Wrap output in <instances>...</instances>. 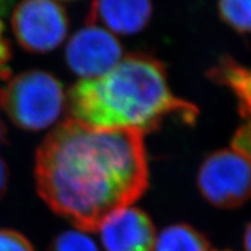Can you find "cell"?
<instances>
[{
    "label": "cell",
    "mask_w": 251,
    "mask_h": 251,
    "mask_svg": "<svg viewBox=\"0 0 251 251\" xmlns=\"http://www.w3.org/2000/svg\"><path fill=\"white\" fill-rule=\"evenodd\" d=\"M226 251H229V250H226Z\"/></svg>",
    "instance_id": "d6986e66"
},
{
    "label": "cell",
    "mask_w": 251,
    "mask_h": 251,
    "mask_svg": "<svg viewBox=\"0 0 251 251\" xmlns=\"http://www.w3.org/2000/svg\"><path fill=\"white\" fill-rule=\"evenodd\" d=\"M153 251H212L205 236L187 225L165 228L156 238Z\"/></svg>",
    "instance_id": "30bf717a"
},
{
    "label": "cell",
    "mask_w": 251,
    "mask_h": 251,
    "mask_svg": "<svg viewBox=\"0 0 251 251\" xmlns=\"http://www.w3.org/2000/svg\"><path fill=\"white\" fill-rule=\"evenodd\" d=\"M11 46H9L8 41L2 36L1 33H0V72L2 71V69L5 68V65L7 64V62L11 59Z\"/></svg>",
    "instance_id": "9a60e30c"
},
{
    "label": "cell",
    "mask_w": 251,
    "mask_h": 251,
    "mask_svg": "<svg viewBox=\"0 0 251 251\" xmlns=\"http://www.w3.org/2000/svg\"><path fill=\"white\" fill-rule=\"evenodd\" d=\"M0 251H35L23 234L12 229H0Z\"/></svg>",
    "instance_id": "4fadbf2b"
},
{
    "label": "cell",
    "mask_w": 251,
    "mask_h": 251,
    "mask_svg": "<svg viewBox=\"0 0 251 251\" xmlns=\"http://www.w3.org/2000/svg\"><path fill=\"white\" fill-rule=\"evenodd\" d=\"M198 184L213 205H241L251 196V161L234 149L213 153L200 169Z\"/></svg>",
    "instance_id": "277c9868"
},
{
    "label": "cell",
    "mask_w": 251,
    "mask_h": 251,
    "mask_svg": "<svg viewBox=\"0 0 251 251\" xmlns=\"http://www.w3.org/2000/svg\"><path fill=\"white\" fill-rule=\"evenodd\" d=\"M5 136H6V127L5 125L2 124V121L0 120V143L5 140Z\"/></svg>",
    "instance_id": "ac0fdd59"
},
{
    "label": "cell",
    "mask_w": 251,
    "mask_h": 251,
    "mask_svg": "<svg viewBox=\"0 0 251 251\" xmlns=\"http://www.w3.org/2000/svg\"><path fill=\"white\" fill-rule=\"evenodd\" d=\"M71 118L100 129L144 134L169 115L192 122L197 108L172 94L163 65L149 56L131 55L96 79H81L68 93Z\"/></svg>",
    "instance_id": "7a4b0ae2"
},
{
    "label": "cell",
    "mask_w": 251,
    "mask_h": 251,
    "mask_svg": "<svg viewBox=\"0 0 251 251\" xmlns=\"http://www.w3.org/2000/svg\"><path fill=\"white\" fill-rule=\"evenodd\" d=\"M124 58L115 35L97 25L87 24L71 37L65 49L69 68L83 79H96L112 71Z\"/></svg>",
    "instance_id": "8992f818"
},
{
    "label": "cell",
    "mask_w": 251,
    "mask_h": 251,
    "mask_svg": "<svg viewBox=\"0 0 251 251\" xmlns=\"http://www.w3.org/2000/svg\"><path fill=\"white\" fill-rule=\"evenodd\" d=\"M152 8L144 0H106L91 5L87 24L105 28L109 33L130 35L148 24Z\"/></svg>",
    "instance_id": "ba28073f"
},
{
    "label": "cell",
    "mask_w": 251,
    "mask_h": 251,
    "mask_svg": "<svg viewBox=\"0 0 251 251\" xmlns=\"http://www.w3.org/2000/svg\"><path fill=\"white\" fill-rule=\"evenodd\" d=\"M12 27L19 45L29 52H48L62 45L68 34L67 11L56 1L30 0L17 5Z\"/></svg>",
    "instance_id": "5b68a950"
},
{
    "label": "cell",
    "mask_w": 251,
    "mask_h": 251,
    "mask_svg": "<svg viewBox=\"0 0 251 251\" xmlns=\"http://www.w3.org/2000/svg\"><path fill=\"white\" fill-rule=\"evenodd\" d=\"M97 230L106 251H153L156 233L151 220L133 206L112 212Z\"/></svg>",
    "instance_id": "52a82bcc"
},
{
    "label": "cell",
    "mask_w": 251,
    "mask_h": 251,
    "mask_svg": "<svg viewBox=\"0 0 251 251\" xmlns=\"http://www.w3.org/2000/svg\"><path fill=\"white\" fill-rule=\"evenodd\" d=\"M48 251H99L94 241L85 231L69 230L59 234Z\"/></svg>",
    "instance_id": "7c38bea8"
},
{
    "label": "cell",
    "mask_w": 251,
    "mask_h": 251,
    "mask_svg": "<svg viewBox=\"0 0 251 251\" xmlns=\"http://www.w3.org/2000/svg\"><path fill=\"white\" fill-rule=\"evenodd\" d=\"M213 79L230 87L240 102V111L243 117L251 120V70L230 59H225L211 72Z\"/></svg>",
    "instance_id": "9c48e42d"
},
{
    "label": "cell",
    "mask_w": 251,
    "mask_h": 251,
    "mask_svg": "<svg viewBox=\"0 0 251 251\" xmlns=\"http://www.w3.org/2000/svg\"><path fill=\"white\" fill-rule=\"evenodd\" d=\"M64 105L61 83L45 71L23 72L0 87V108L24 130L48 128L61 117Z\"/></svg>",
    "instance_id": "3957f363"
},
{
    "label": "cell",
    "mask_w": 251,
    "mask_h": 251,
    "mask_svg": "<svg viewBox=\"0 0 251 251\" xmlns=\"http://www.w3.org/2000/svg\"><path fill=\"white\" fill-rule=\"evenodd\" d=\"M220 14L226 23L242 33L251 31V0H227L219 4Z\"/></svg>",
    "instance_id": "8fae6325"
},
{
    "label": "cell",
    "mask_w": 251,
    "mask_h": 251,
    "mask_svg": "<svg viewBox=\"0 0 251 251\" xmlns=\"http://www.w3.org/2000/svg\"><path fill=\"white\" fill-rule=\"evenodd\" d=\"M8 181V171L5 162L0 158V198L4 196L7 188Z\"/></svg>",
    "instance_id": "2e32d148"
},
{
    "label": "cell",
    "mask_w": 251,
    "mask_h": 251,
    "mask_svg": "<svg viewBox=\"0 0 251 251\" xmlns=\"http://www.w3.org/2000/svg\"><path fill=\"white\" fill-rule=\"evenodd\" d=\"M233 149L243 153L251 161V120L242 126V128L235 134Z\"/></svg>",
    "instance_id": "5bb4252c"
},
{
    "label": "cell",
    "mask_w": 251,
    "mask_h": 251,
    "mask_svg": "<svg viewBox=\"0 0 251 251\" xmlns=\"http://www.w3.org/2000/svg\"><path fill=\"white\" fill-rule=\"evenodd\" d=\"M37 192L78 230L94 231L148 186L143 134L100 129L74 119L47 135L35 159Z\"/></svg>",
    "instance_id": "6da1fadb"
},
{
    "label": "cell",
    "mask_w": 251,
    "mask_h": 251,
    "mask_svg": "<svg viewBox=\"0 0 251 251\" xmlns=\"http://www.w3.org/2000/svg\"><path fill=\"white\" fill-rule=\"evenodd\" d=\"M244 248H246V251H251V224L248 226L246 234H244Z\"/></svg>",
    "instance_id": "e0dca14e"
}]
</instances>
